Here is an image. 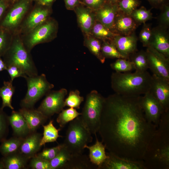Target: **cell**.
Here are the masks:
<instances>
[{
	"label": "cell",
	"instance_id": "cell-1",
	"mask_svg": "<svg viewBox=\"0 0 169 169\" xmlns=\"http://www.w3.org/2000/svg\"><path fill=\"white\" fill-rule=\"evenodd\" d=\"M141 97L115 93L105 98L98 132L108 152L142 160L157 127L146 119Z\"/></svg>",
	"mask_w": 169,
	"mask_h": 169
},
{
	"label": "cell",
	"instance_id": "cell-2",
	"mask_svg": "<svg viewBox=\"0 0 169 169\" xmlns=\"http://www.w3.org/2000/svg\"><path fill=\"white\" fill-rule=\"evenodd\" d=\"M142 160L146 169H169V110L162 115Z\"/></svg>",
	"mask_w": 169,
	"mask_h": 169
},
{
	"label": "cell",
	"instance_id": "cell-3",
	"mask_svg": "<svg viewBox=\"0 0 169 169\" xmlns=\"http://www.w3.org/2000/svg\"><path fill=\"white\" fill-rule=\"evenodd\" d=\"M152 79V75L147 71L133 73L115 72L111 75V87L119 95L139 96L149 92Z\"/></svg>",
	"mask_w": 169,
	"mask_h": 169
},
{
	"label": "cell",
	"instance_id": "cell-4",
	"mask_svg": "<svg viewBox=\"0 0 169 169\" xmlns=\"http://www.w3.org/2000/svg\"><path fill=\"white\" fill-rule=\"evenodd\" d=\"M30 52L25 47L20 34L17 33L13 34L9 48L2 57L7 67L16 66L25 75L32 77L38 74Z\"/></svg>",
	"mask_w": 169,
	"mask_h": 169
},
{
	"label": "cell",
	"instance_id": "cell-5",
	"mask_svg": "<svg viewBox=\"0 0 169 169\" xmlns=\"http://www.w3.org/2000/svg\"><path fill=\"white\" fill-rule=\"evenodd\" d=\"M79 116L69 122L63 143L72 155L82 153L85 146L93 141L92 134Z\"/></svg>",
	"mask_w": 169,
	"mask_h": 169
},
{
	"label": "cell",
	"instance_id": "cell-6",
	"mask_svg": "<svg viewBox=\"0 0 169 169\" xmlns=\"http://www.w3.org/2000/svg\"><path fill=\"white\" fill-rule=\"evenodd\" d=\"M105 98L97 91L92 90L86 96L80 119L85 126L93 134L98 132Z\"/></svg>",
	"mask_w": 169,
	"mask_h": 169
},
{
	"label": "cell",
	"instance_id": "cell-7",
	"mask_svg": "<svg viewBox=\"0 0 169 169\" xmlns=\"http://www.w3.org/2000/svg\"><path fill=\"white\" fill-rule=\"evenodd\" d=\"M58 28L57 21L50 17L28 32L20 35L25 47L30 52L36 45L54 39L57 36Z\"/></svg>",
	"mask_w": 169,
	"mask_h": 169
},
{
	"label": "cell",
	"instance_id": "cell-8",
	"mask_svg": "<svg viewBox=\"0 0 169 169\" xmlns=\"http://www.w3.org/2000/svg\"><path fill=\"white\" fill-rule=\"evenodd\" d=\"M27 82V91L24 98L21 101L22 108H33L37 101L54 88L53 84L47 80L46 75H40L24 78Z\"/></svg>",
	"mask_w": 169,
	"mask_h": 169
},
{
	"label": "cell",
	"instance_id": "cell-9",
	"mask_svg": "<svg viewBox=\"0 0 169 169\" xmlns=\"http://www.w3.org/2000/svg\"><path fill=\"white\" fill-rule=\"evenodd\" d=\"M32 0H18L10 5L0 23V27L13 34L18 33L25 17L32 8Z\"/></svg>",
	"mask_w": 169,
	"mask_h": 169
},
{
	"label": "cell",
	"instance_id": "cell-10",
	"mask_svg": "<svg viewBox=\"0 0 169 169\" xmlns=\"http://www.w3.org/2000/svg\"><path fill=\"white\" fill-rule=\"evenodd\" d=\"M67 93L65 88L50 90L46 95L37 110L48 118L55 114H59L65 107V98Z\"/></svg>",
	"mask_w": 169,
	"mask_h": 169
},
{
	"label": "cell",
	"instance_id": "cell-11",
	"mask_svg": "<svg viewBox=\"0 0 169 169\" xmlns=\"http://www.w3.org/2000/svg\"><path fill=\"white\" fill-rule=\"evenodd\" d=\"M52 13L51 7L35 3L25 17L18 33L21 35L28 32L50 18Z\"/></svg>",
	"mask_w": 169,
	"mask_h": 169
},
{
	"label": "cell",
	"instance_id": "cell-12",
	"mask_svg": "<svg viewBox=\"0 0 169 169\" xmlns=\"http://www.w3.org/2000/svg\"><path fill=\"white\" fill-rule=\"evenodd\" d=\"M146 52L149 68L153 74L169 82V58L150 46Z\"/></svg>",
	"mask_w": 169,
	"mask_h": 169
},
{
	"label": "cell",
	"instance_id": "cell-13",
	"mask_svg": "<svg viewBox=\"0 0 169 169\" xmlns=\"http://www.w3.org/2000/svg\"><path fill=\"white\" fill-rule=\"evenodd\" d=\"M141 104L146 120L157 127L161 116L165 111L160 104L149 92L141 96Z\"/></svg>",
	"mask_w": 169,
	"mask_h": 169
},
{
	"label": "cell",
	"instance_id": "cell-14",
	"mask_svg": "<svg viewBox=\"0 0 169 169\" xmlns=\"http://www.w3.org/2000/svg\"><path fill=\"white\" fill-rule=\"evenodd\" d=\"M108 157L97 169H146L142 160H133L106 152Z\"/></svg>",
	"mask_w": 169,
	"mask_h": 169
},
{
	"label": "cell",
	"instance_id": "cell-15",
	"mask_svg": "<svg viewBox=\"0 0 169 169\" xmlns=\"http://www.w3.org/2000/svg\"><path fill=\"white\" fill-rule=\"evenodd\" d=\"M150 92L165 111L169 110V82L153 74Z\"/></svg>",
	"mask_w": 169,
	"mask_h": 169
},
{
	"label": "cell",
	"instance_id": "cell-16",
	"mask_svg": "<svg viewBox=\"0 0 169 169\" xmlns=\"http://www.w3.org/2000/svg\"><path fill=\"white\" fill-rule=\"evenodd\" d=\"M149 46L153 48L169 58V34L168 29L159 25L152 28Z\"/></svg>",
	"mask_w": 169,
	"mask_h": 169
},
{
	"label": "cell",
	"instance_id": "cell-17",
	"mask_svg": "<svg viewBox=\"0 0 169 169\" xmlns=\"http://www.w3.org/2000/svg\"><path fill=\"white\" fill-rule=\"evenodd\" d=\"M140 25L130 15L119 10L115 17L112 31L121 35H128L134 33Z\"/></svg>",
	"mask_w": 169,
	"mask_h": 169
},
{
	"label": "cell",
	"instance_id": "cell-18",
	"mask_svg": "<svg viewBox=\"0 0 169 169\" xmlns=\"http://www.w3.org/2000/svg\"><path fill=\"white\" fill-rule=\"evenodd\" d=\"M137 37L135 33L128 35H116L111 41L114 44L118 51L126 59L137 51Z\"/></svg>",
	"mask_w": 169,
	"mask_h": 169
},
{
	"label": "cell",
	"instance_id": "cell-19",
	"mask_svg": "<svg viewBox=\"0 0 169 169\" xmlns=\"http://www.w3.org/2000/svg\"><path fill=\"white\" fill-rule=\"evenodd\" d=\"M78 24L86 35H90L96 20L94 11L80 3L74 9Z\"/></svg>",
	"mask_w": 169,
	"mask_h": 169
},
{
	"label": "cell",
	"instance_id": "cell-20",
	"mask_svg": "<svg viewBox=\"0 0 169 169\" xmlns=\"http://www.w3.org/2000/svg\"><path fill=\"white\" fill-rule=\"evenodd\" d=\"M119 11L117 4L106 1L101 7L94 12L96 20L112 31L115 19Z\"/></svg>",
	"mask_w": 169,
	"mask_h": 169
},
{
	"label": "cell",
	"instance_id": "cell-21",
	"mask_svg": "<svg viewBox=\"0 0 169 169\" xmlns=\"http://www.w3.org/2000/svg\"><path fill=\"white\" fill-rule=\"evenodd\" d=\"M41 134L36 131L31 132L23 138L19 151L28 159L35 156L40 150Z\"/></svg>",
	"mask_w": 169,
	"mask_h": 169
},
{
	"label": "cell",
	"instance_id": "cell-22",
	"mask_svg": "<svg viewBox=\"0 0 169 169\" xmlns=\"http://www.w3.org/2000/svg\"><path fill=\"white\" fill-rule=\"evenodd\" d=\"M18 111L26 121L31 132L36 131L40 126L43 125L48 119L41 112L33 108H22Z\"/></svg>",
	"mask_w": 169,
	"mask_h": 169
},
{
	"label": "cell",
	"instance_id": "cell-23",
	"mask_svg": "<svg viewBox=\"0 0 169 169\" xmlns=\"http://www.w3.org/2000/svg\"><path fill=\"white\" fill-rule=\"evenodd\" d=\"M8 120L14 136L24 138L31 133L26 121L19 111L13 110L8 116Z\"/></svg>",
	"mask_w": 169,
	"mask_h": 169
},
{
	"label": "cell",
	"instance_id": "cell-24",
	"mask_svg": "<svg viewBox=\"0 0 169 169\" xmlns=\"http://www.w3.org/2000/svg\"><path fill=\"white\" fill-rule=\"evenodd\" d=\"M96 141L91 146L86 145L84 148L89 150V157L91 163L97 167L101 165L108 157L105 152V147L103 142L99 141L96 134L95 135Z\"/></svg>",
	"mask_w": 169,
	"mask_h": 169
},
{
	"label": "cell",
	"instance_id": "cell-25",
	"mask_svg": "<svg viewBox=\"0 0 169 169\" xmlns=\"http://www.w3.org/2000/svg\"><path fill=\"white\" fill-rule=\"evenodd\" d=\"M28 160L18 151L3 156L0 161L4 169H22L26 167Z\"/></svg>",
	"mask_w": 169,
	"mask_h": 169
},
{
	"label": "cell",
	"instance_id": "cell-26",
	"mask_svg": "<svg viewBox=\"0 0 169 169\" xmlns=\"http://www.w3.org/2000/svg\"><path fill=\"white\" fill-rule=\"evenodd\" d=\"M97 169L90 161L89 156L82 153L72 155L63 169Z\"/></svg>",
	"mask_w": 169,
	"mask_h": 169
},
{
	"label": "cell",
	"instance_id": "cell-27",
	"mask_svg": "<svg viewBox=\"0 0 169 169\" xmlns=\"http://www.w3.org/2000/svg\"><path fill=\"white\" fill-rule=\"evenodd\" d=\"M23 138L14 136L8 139H6L1 142L0 153L3 156L18 152Z\"/></svg>",
	"mask_w": 169,
	"mask_h": 169
},
{
	"label": "cell",
	"instance_id": "cell-28",
	"mask_svg": "<svg viewBox=\"0 0 169 169\" xmlns=\"http://www.w3.org/2000/svg\"><path fill=\"white\" fill-rule=\"evenodd\" d=\"M128 60L133 64L136 72H143L149 68L146 52L143 50L133 53L129 56Z\"/></svg>",
	"mask_w": 169,
	"mask_h": 169
},
{
	"label": "cell",
	"instance_id": "cell-29",
	"mask_svg": "<svg viewBox=\"0 0 169 169\" xmlns=\"http://www.w3.org/2000/svg\"><path fill=\"white\" fill-rule=\"evenodd\" d=\"M90 35L103 41H112L117 34L108 29L96 20L91 29Z\"/></svg>",
	"mask_w": 169,
	"mask_h": 169
},
{
	"label": "cell",
	"instance_id": "cell-30",
	"mask_svg": "<svg viewBox=\"0 0 169 169\" xmlns=\"http://www.w3.org/2000/svg\"><path fill=\"white\" fill-rule=\"evenodd\" d=\"M15 91V87L13 85V81L3 82V85L0 88V97L2 100L1 109L8 107L12 110L14 109L12 104V98Z\"/></svg>",
	"mask_w": 169,
	"mask_h": 169
},
{
	"label": "cell",
	"instance_id": "cell-31",
	"mask_svg": "<svg viewBox=\"0 0 169 169\" xmlns=\"http://www.w3.org/2000/svg\"><path fill=\"white\" fill-rule=\"evenodd\" d=\"M101 41L90 35H86L84 45L101 63L103 64L105 61V58L101 53Z\"/></svg>",
	"mask_w": 169,
	"mask_h": 169
},
{
	"label": "cell",
	"instance_id": "cell-32",
	"mask_svg": "<svg viewBox=\"0 0 169 169\" xmlns=\"http://www.w3.org/2000/svg\"><path fill=\"white\" fill-rule=\"evenodd\" d=\"M42 126L44 131L40 142L41 146L46 143L55 142L59 137H62L59 134L61 129H57L54 126L53 120H51L48 124Z\"/></svg>",
	"mask_w": 169,
	"mask_h": 169
},
{
	"label": "cell",
	"instance_id": "cell-33",
	"mask_svg": "<svg viewBox=\"0 0 169 169\" xmlns=\"http://www.w3.org/2000/svg\"><path fill=\"white\" fill-rule=\"evenodd\" d=\"M81 114V113L78 112L76 109L74 108H69L66 109H63L59 113L56 121L60 129L62 128L68 123L73 120Z\"/></svg>",
	"mask_w": 169,
	"mask_h": 169
},
{
	"label": "cell",
	"instance_id": "cell-34",
	"mask_svg": "<svg viewBox=\"0 0 169 169\" xmlns=\"http://www.w3.org/2000/svg\"><path fill=\"white\" fill-rule=\"evenodd\" d=\"M71 156L72 154L64 146L57 155L50 161L51 169H63Z\"/></svg>",
	"mask_w": 169,
	"mask_h": 169
},
{
	"label": "cell",
	"instance_id": "cell-35",
	"mask_svg": "<svg viewBox=\"0 0 169 169\" xmlns=\"http://www.w3.org/2000/svg\"><path fill=\"white\" fill-rule=\"evenodd\" d=\"M101 52L103 56L105 59H125L119 53L115 45L111 41H103Z\"/></svg>",
	"mask_w": 169,
	"mask_h": 169
},
{
	"label": "cell",
	"instance_id": "cell-36",
	"mask_svg": "<svg viewBox=\"0 0 169 169\" xmlns=\"http://www.w3.org/2000/svg\"><path fill=\"white\" fill-rule=\"evenodd\" d=\"M140 25L153 18L151 9L147 10L144 6L135 10L130 15Z\"/></svg>",
	"mask_w": 169,
	"mask_h": 169
},
{
	"label": "cell",
	"instance_id": "cell-37",
	"mask_svg": "<svg viewBox=\"0 0 169 169\" xmlns=\"http://www.w3.org/2000/svg\"><path fill=\"white\" fill-rule=\"evenodd\" d=\"M13 35L8 30L0 27V56L2 57L9 48Z\"/></svg>",
	"mask_w": 169,
	"mask_h": 169
},
{
	"label": "cell",
	"instance_id": "cell-38",
	"mask_svg": "<svg viewBox=\"0 0 169 169\" xmlns=\"http://www.w3.org/2000/svg\"><path fill=\"white\" fill-rule=\"evenodd\" d=\"M111 68L117 72H129L135 69L132 63L128 59L120 58L110 64Z\"/></svg>",
	"mask_w": 169,
	"mask_h": 169
},
{
	"label": "cell",
	"instance_id": "cell-39",
	"mask_svg": "<svg viewBox=\"0 0 169 169\" xmlns=\"http://www.w3.org/2000/svg\"><path fill=\"white\" fill-rule=\"evenodd\" d=\"M80 93L77 90L71 91L67 97L65 99V106L79 109L80 104L84 100V97L80 95Z\"/></svg>",
	"mask_w": 169,
	"mask_h": 169
},
{
	"label": "cell",
	"instance_id": "cell-40",
	"mask_svg": "<svg viewBox=\"0 0 169 169\" xmlns=\"http://www.w3.org/2000/svg\"><path fill=\"white\" fill-rule=\"evenodd\" d=\"M141 3L140 0H120L117 4L120 11L130 15L141 5Z\"/></svg>",
	"mask_w": 169,
	"mask_h": 169
},
{
	"label": "cell",
	"instance_id": "cell-41",
	"mask_svg": "<svg viewBox=\"0 0 169 169\" xmlns=\"http://www.w3.org/2000/svg\"><path fill=\"white\" fill-rule=\"evenodd\" d=\"M63 146V144L62 143L54 147L46 148L36 155L50 161L57 155Z\"/></svg>",
	"mask_w": 169,
	"mask_h": 169
},
{
	"label": "cell",
	"instance_id": "cell-42",
	"mask_svg": "<svg viewBox=\"0 0 169 169\" xmlns=\"http://www.w3.org/2000/svg\"><path fill=\"white\" fill-rule=\"evenodd\" d=\"M143 26L139 34V39L144 47L149 45L152 35L151 24L150 23L143 24Z\"/></svg>",
	"mask_w": 169,
	"mask_h": 169
},
{
	"label": "cell",
	"instance_id": "cell-43",
	"mask_svg": "<svg viewBox=\"0 0 169 169\" xmlns=\"http://www.w3.org/2000/svg\"><path fill=\"white\" fill-rule=\"evenodd\" d=\"M9 125L8 116L0 108V142L6 139Z\"/></svg>",
	"mask_w": 169,
	"mask_h": 169
},
{
	"label": "cell",
	"instance_id": "cell-44",
	"mask_svg": "<svg viewBox=\"0 0 169 169\" xmlns=\"http://www.w3.org/2000/svg\"><path fill=\"white\" fill-rule=\"evenodd\" d=\"M29 166L33 169H51L50 161L45 160L36 155L32 158Z\"/></svg>",
	"mask_w": 169,
	"mask_h": 169
},
{
	"label": "cell",
	"instance_id": "cell-45",
	"mask_svg": "<svg viewBox=\"0 0 169 169\" xmlns=\"http://www.w3.org/2000/svg\"><path fill=\"white\" fill-rule=\"evenodd\" d=\"M161 12L158 18L159 25L168 29L169 27V4L164 5L161 9Z\"/></svg>",
	"mask_w": 169,
	"mask_h": 169
},
{
	"label": "cell",
	"instance_id": "cell-46",
	"mask_svg": "<svg viewBox=\"0 0 169 169\" xmlns=\"http://www.w3.org/2000/svg\"><path fill=\"white\" fill-rule=\"evenodd\" d=\"M80 3L93 11L101 7L106 0H80Z\"/></svg>",
	"mask_w": 169,
	"mask_h": 169
},
{
	"label": "cell",
	"instance_id": "cell-47",
	"mask_svg": "<svg viewBox=\"0 0 169 169\" xmlns=\"http://www.w3.org/2000/svg\"><path fill=\"white\" fill-rule=\"evenodd\" d=\"M6 70L10 77V80L12 81L15 78L20 77L24 78L27 76L19 67L15 65H12L7 67Z\"/></svg>",
	"mask_w": 169,
	"mask_h": 169
},
{
	"label": "cell",
	"instance_id": "cell-48",
	"mask_svg": "<svg viewBox=\"0 0 169 169\" xmlns=\"http://www.w3.org/2000/svg\"><path fill=\"white\" fill-rule=\"evenodd\" d=\"M152 8L160 9L165 5L169 3V0H147Z\"/></svg>",
	"mask_w": 169,
	"mask_h": 169
},
{
	"label": "cell",
	"instance_id": "cell-49",
	"mask_svg": "<svg viewBox=\"0 0 169 169\" xmlns=\"http://www.w3.org/2000/svg\"><path fill=\"white\" fill-rule=\"evenodd\" d=\"M10 5L6 0H0V23Z\"/></svg>",
	"mask_w": 169,
	"mask_h": 169
},
{
	"label": "cell",
	"instance_id": "cell-50",
	"mask_svg": "<svg viewBox=\"0 0 169 169\" xmlns=\"http://www.w3.org/2000/svg\"><path fill=\"white\" fill-rule=\"evenodd\" d=\"M67 9L74 10L80 3V0H64Z\"/></svg>",
	"mask_w": 169,
	"mask_h": 169
},
{
	"label": "cell",
	"instance_id": "cell-51",
	"mask_svg": "<svg viewBox=\"0 0 169 169\" xmlns=\"http://www.w3.org/2000/svg\"><path fill=\"white\" fill-rule=\"evenodd\" d=\"M56 0H36L35 3L47 7H51Z\"/></svg>",
	"mask_w": 169,
	"mask_h": 169
},
{
	"label": "cell",
	"instance_id": "cell-52",
	"mask_svg": "<svg viewBox=\"0 0 169 169\" xmlns=\"http://www.w3.org/2000/svg\"><path fill=\"white\" fill-rule=\"evenodd\" d=\"M7 67L4 62L2 57L0 56V72L3 70H6Z\"/></svg>",
	"mask_w": 169,
	"mask_h": 169
},
{
	"label": "cell",
	"instance_id": "cell-53",
	"mask_svg": "<svg viewBox=\"0 0 169 169\" xmlns=\"http://www.w3.org/2000/svg\"><path fill=\"white\" fill-rule=\"evenodd\" d=\"M120 0H106V1L114 4H117Z\"/></svg>",
	"mask_w": 169,
	"mask_h": 169
},
{
	"label": "cell",
	"instance_id": "cell-54",
	"mask_svg": "<svg viewBox=\"0 0 169 169\" xmlns=\"http://www.w3.org/2000/svg\"><path fill=\"white\" fill-rule=\"evenodd\" d=\"M11 5L14 3L18 0H6Z\"/></svg>",
	"mask_w": 169,
	"mask_h": 169
},
{
	"label": "cell",
	"instance_id": "cell-55",
	"mask_svg": "<svg viewBox=\"0 0 169 169\" xmlns=\"http://www.w3.org/2000/svg\"><path fill=\"white\" fill-rule=\"evenodd\" d=\"M0 169H4V166L2 162L0 161Z\"/></svg>",
	"mask_w": 169,
	"mask_h": 169
},
{
	"label": "cell",
	"instance_id": "cell-56",
	"mask_svg": "<svg viewBox=\"0 0 169 169\" xmlns=\"http://www.w3.org/2000/svg\"><path fill=\"white\" fill-rule=\"evenodd\" d=\"M36 0H32V1L33 2V1H34L35 2V1Z\"/></svg>",
	"mask_w": 169,
	"mask_h": 169
}]
</instances>
